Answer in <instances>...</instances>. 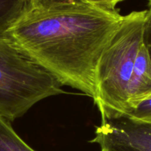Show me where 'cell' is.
<instances>
[{
    "mask_svg": "<svg viewBox=\"0 0 151 151\" xmlns=\"http://www.w3.org/2000/svg\"><path fill=\"white\" fill-rule=\"evenodd\" d=\"M0 151H35L14 131L7 119L0 115Z\"/></svg>",
    "mask_w": 151,
    "mask_h": 151,
    "instance_id": "7",
    "label": "cell"
},
{
    "mask_svg": "<svg viewBox=\"0 0 151 151\" xmlns=\"http://www.w3.org/2000/svg\"><path fill=\"white\" fill-rule=\"evenodd\" d=\"M90 142L99 145L101 151H151V121L124 114L102 118Z\"/></svg>",
    "mask_w": 151,
    "mask_h": 151,
    "instance_id": "4",
    "label": "cell"
},
{
    "mask_svg": "<svg viewBox=\"0 0 151 151\" xmlns=\"http://www.w3.org/2000/svg\"><path fill=\"white\" fill-rule=\"evenodd\" d=\"M148 6L149 7H151V0H148Z\"/></svg>",
    "mask_w": 151,
    "mask_h": 151,
    "instance_id": "12",
    "label": "cell"
},
{
    "mask_svg": "<svg viewBox=\"0 0 151 151\" xmlns=\"http://www.w3.org/2000/svg\"><path fill=\"white\" fill-rule=\"evenodd\" d=\"M147 10L123 16L120 25L106 46L95 71L94 100L102 118L124 114L137 56L142 44Z\"/></svg>",
    "mask_w": 151,
    "mask_h": 151,
    "instance_id": "2",
    "label": "cell"
},
{
    "mask_svg": "<svg viewBox=\"0 0 151 151\" xmlns=\"http://www.w3.org/2000/svg\"><path fill=\"white\" fill-rule=\"evenodd\" d=\"M79 1L94 4V5L103 7V8L115 10L116 6L121 1H123L124 0H79Z\"/></svg>",
    "mask_w": 151,
    "mask_h": 151,
    "instance_id": "10",
    "label": "cell"
},
{
    "mask_svg": "<svg viewBox=\"0 0 151 151\" xmlns=\"http://www.w3.org/2000/svg\"><path fill=\"white\" fill-rule=\"evenodd\" d=\"M124 115L142 121H151V94L141 101L133 105Z\"/></svg>",
    "mask_w": 151,
    "mask_h": 151,
    "instance_id": "8",
    "label": "cell"
},
{
    "mask_svg": "<svg viewBox=\"0 0 151 151\" xmlns=\"http://www.w3.org/2000/svg\"><path fill=\"white\" fill-rule=\"evenodd\" d=\"M142 41L151 61V7H149L148 10H147L143 29Z\"/></svg>",
    "mask_w": 151,
    "mask_h": 151,
    "instance_id": "9",
    "label": "cell"
},
{
    "mask_svg": "<svg viewBox=\"0 0 151 151\" xmlns=\"http://www.w3.org/2000/svg\"><path fill=\"white\" fill-rule=\"evenodd\" d=\"M29 8V0H0V34L7 32Z\"/></svg>",
    "mask_w": 151,
    "mask_h": 151,
    "instance_id": "6",
    "label": "cell"
},
{
    "mask_svg": "<svg viewBox=\"0 0 151 151\" xmlns=\"http://www.w3.org/2000/svg\"><path fill=\"white\" fill-rule=\"evenodd\" d=\"M66 1L68 0H29V8L44 7Z\"/></svg>",
    "mask_w": 151,
    "mask_h": 151,
    "instance_id": "11",
    "label": "cell"
},
{
    "mask_svg": "<svg viewBox=\"0 0 151 151\" xmlns=\"http://www.w3.org/2000/svg\"><path fill=\"white\" fill-rule=\"evenodd\" d=\"M150 94L151 61L142 43L137 56L128 86L126 111Z\"/></svg>",
    "mask_w": 151,
    "mask_h": 151,
    "instance_id": "5",
    "label": "cell"
},
{
    "mask_svg": "<svg viewBox=\"0 0 151 151\" xmlns=\"http://www.w3.org/2000/svg\"><path fill=\"white\" fill-rule=\"evenodd\" d=\"M122 19L116 9L68 0L29 8L4 34L62 85L94 100L97 65Z\"/></svg>",
    "mask_w": 151,
    "mask_h": 151,
    "instance_id": "1",
    "label": "cell"
},
{
    "mask_svg": "<svg viewBox=\"0 0 151 151\" xmlns=\"http://www.w3.org/2000/svg\"><path fill=\"white\" fill-rule=\"evenodd\" d=\"M61 83L6 34H0V115L9 122L64 93Z\"/></svg>",
    "mask_w": 151,
    "mask_h": 151,
    "instance_id": "3",
    "label": "cell"
}]
</instances>
